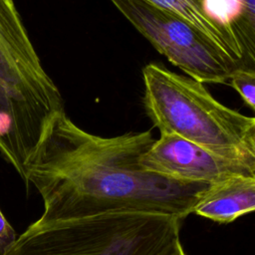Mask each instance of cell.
<instances>
[{
  "label": "cell",
  "mask_w": 255,
  "mask_h": 255,
  "mask_svg": "<svg viewBox=\"0 0 255 255\" xmlns=\"http://www.w3.org/2000/svg\"><path fill=\"white\" fill-rule=\"evenodd\" d=\"M154 140L150 130L100 136L60 114L25 168L24 181L44 201L35 222L47 225L118 212L184 219L208 184L144 170L139 158Z\"/></svg>",
  "instance_id": "1"
},
{
  "label": "cell",
  "mask_w": 255,
  "mask_h": 255,
  "mask_svg": "<svg viewBox=\"0 0 255 255\" xmlns=\"http://www.w3.org/2000/svg\"><path fill=\"white\" fill-rule=\"evenodd\" d=\"M147 116L170 133L223 157L255 166V119L219 103L203 83L162 66L142 70Z\"/></svg>",
  "instance_id": "2"
},
{
  "label": "cell",
  "mask_w": 255,
  "mask_h": 255,
  "mask_svg": "<svg viewBox=\"0 0 255 255\" xmlns=\"http://www.w3.org/2000/svg\"><path fill=\"white\" fill-rule=\"evenodd\" d=\"M64 112L62 95L45 72L14 0H0V140L18 143L33 156Z\"/></svg>",
  "instance_id": "3"
},
{
  "label": "cell",
  "mask_w": 255,
  "mask_h": 255,
  "mask_svg": "<svg viewBox=\"0 0 255 255\" xmlns=\"http://www.w3.org/2000/svg\"><path fill=\"white\" fill-rule=\"evenodd\" d=\"M183 219L118 212L47 225L32 223L0 255H165Z\"/></svg>",
  "instance_id": "4"
},
{
  "label": "cell",
  "mask_w": 255,
  "mask_h": 255,
  "mask_svg": "<svg viewBox=\"0 0 255 255\" xmlns=\"http://www.w3.org/2000/svg\"><path fill=\"white\" fill-rule=\"evenodd\" d=\"M117 9L149 43L190 78L223 84L242 69L194 25L145 0H111Z\"/></svg>",
  "instance_id": "5"
},
{
  "label": "cell",
  "mask_w": 255,
  "mask_h": 255,
  "mask_svg": "<svg viewBox=\"0 0 255 255\" xmlns=\"http://www.w3.org/2000/svg\"><path fill=\"white\" fill-rule=\"evenodd\" d=\"M139 164L146 171L187 183L211 184L236 175L255 176V166L223 157L170 133H160L140 156Z\"/></svg>",
  "instance_id": "6"
},
{
  "label": "cell",
  "mask_w": 255,
  "mask_h": 255,
  "mask_svg": "<svg viewBox=\"0 0 255 255\" xmlns=\"http://www.w3.org/2000/svg\"><path fill=\"white\" fill-rule=\"evenodd\" d=\"M145 1L190 22L245 69L241 50L233 32L238 23V11L232 0Z\"/></svg>",
  "instance_id": "7"
},
{
  "label": "cell",
  "mask_w": 255,
  "mask_h": 255,
  "mask_svg": "<svg viewBox=\"0 0 255 255\" xmlns=\"http://www.w3.org/2000/svg\"><path fill=\"white\" fill-rule=\"evenodd\" d=\"M255 208V176L236 175L208 184L192 212L218 223H230Z\"/></svg>",
  "instance_id": "8"
},
{
  "label": "cell",
  "mask_w": 255,
  "mask_h": 255,
  "mask_svg": "<svg viewBox=\"0 0 255 255\" xmlns=\"http://www.w3.org/2000/svg\"><path fill=\"white\" fill-rule=\"evenodd\" d=\"M232 88L241 96L244 103L251 109H255V71L238 69L229 79Z\"/></svg>",
  "instance_id": "9"
},
{
  "label": "cell",
  "mask_w": 255,
  "mask_h": 255,
  "mask_svg": "<svg viewBox=\"0 0 255 255\" xmlns=\"http://www.w3.org/2000/svg\"><path fill=\"white\" fill-rule=\"evenodd\" d=\"M16 232L0 210V254L16 240Z\"/></svg>",
  "instance_id": "10"
},
{
  "label": "cell",
  "mask_w": 255,
  "mask_h": 255,
  "mask_svg": "<svg viewBox=\"0 0 255 255\" xmlns=\"http://www.w3.org/2000/svg\"><path fill=\"white\" fill-rule=\"evenodd\" d=\"M246 16L255 22V0H238Z\"/></svg>",
  "instance_id": "11"
},
{
  "label": "cell",
  "mask_w": 255,
  "mask_h": 255,
  "mask_svg": "<svg viewBox=\"0 0 255 255\" xmlns=\"http://www.w3.org/2000/svg\"><path fill=\"white\" fill-rule=\"evenodd\" d=\"M165 255H186L184 250H183V247L181 245L180 240H177L173 244V246L167 251V253Z\"/></svg>",
  "instance_id": "12"
}]
</instances>
